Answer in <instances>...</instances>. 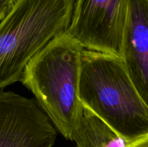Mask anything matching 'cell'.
<instances>
[{"mask_svg": "<svg viewBox=\"0 0 148 147\" xmlns=\"http://www.w3.org/2000/svg\"><path fill=\"white\" fill-rule=\"evenodd\" d=\"M56 135L36 99L0 90V147H53Z\"/></svg>", "mask_w": 148, "mask_h": 147, "instance_id": "5b68a950", "label": "cell"}, {"mask_svg": "<svg viewBox=\"0 0 148 147\" xmlns=\"http://www.w3.org/2000/svg\"><path fill=\"white\" fill-rule=\"evenodd\" d=\"M17 0H0V22L8 14Z\"/></svg>", "mask_w": 148, "mask_h": 147, "instance_id": "ba28073f", "label": "cell"}, {"mask_svg": "<svg viewBox=\"0 0 148 147\" xmlns=\"http://www.w3.org/2000/svg\"><path fill=\"white\" fill-rule=\"evenodd\" d=\"M79 97L83 106L129 141L148 133V107L119 56L84 49Z\"/></svg>", "mask_w": 148, "mask_h": 147, "instance_id": "6da1fadb", "label": "cell"}, {"mask_svg": "<svg viewBox=\"0 0 148 147\" xmlns=\"http://www.w3.org/2000/svg\"><path fill=\"white\" fill-rule=\"evenodd\" d=\"M128 0H75L65 33L87 50L121 57Z\"/></svg>", "mask_w": 148, "mask_h": 147, "instance_id": "277c9868", "label": "cell"}, {"mask_svg": "<svg viewBox=\"0 0 148 147\" xmlns=\"http://www.w3.org/2000/svg\"><path fill=\"white\" fill-rule=\"evenodd\" d=\"M121 58L148 107V0H128Z\"/></svg>", "mask_w": 148, "mask_h": 147, "instance_id": "8992f818", "label": "cell"}, {"mask_svg": "<svg viewBox=\"0 0 148 147\" xmlns=\"http://www.w3.org/2000/svg\"><path fill=\"white\" fill-rule=\"evenodd\" d=\"M84 49L69 34L63 33L30 61L20 79L67 140H71L83 107L79 80Z\"/></svg>", "mask_w": 148, "mask_h": 147, "instance_id": "7a4b0ae2", "label": "cell"}, {"mask_svg": "<svg viewBox=\"0 0 148 147\" xmlns=\"http://www.w3.org/2000/svg\"><path fill=\"white\" fill-rule=\"evenodd\" d=\"M75 0H17L0 22V90L20 82L30 61L67 30Z\"/></svg>", "mask_w": 148, "mask_h": 147, "instance_id": "3957f363", "label": "cell"}, {"mask_svg": "<svg viewBox=\"0 0 148 147\" xmlns=\"http://www.w3.org/2000/svg\"><path fill=\"white\" fill-rule=\"evenodd\" d=\"M128 147H148V133L130 141Z\"/></svg>", "mask_w": 148, "mask_h": 147, "instance_id": "9c48e42d", "label": "cell"}, {"mask_svg": "<svg viewBox=\"0 0 148 147\" xmlns=\"http://www.w3.org/2000/svg\"><path fill=\"white\" fill-rule=\"evenodd\" d=\"M70 141L75 147H128L130 143L85 106Z\"/></svg>", "mask_w": 148, "mask_h": 147, "instance_id": "52a82bcc", "label": "cell"}]
</instances>
